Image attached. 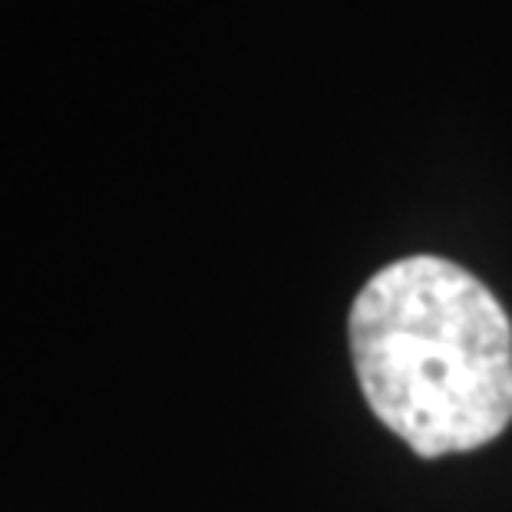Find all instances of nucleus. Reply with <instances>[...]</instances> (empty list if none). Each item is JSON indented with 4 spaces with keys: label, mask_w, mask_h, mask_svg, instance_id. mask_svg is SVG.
I'll use <instances>...</instances> for the list:
<instances>
[{
    "label": "nucleus",
    "mask_w": 512,
    "mask_h": 512,
    "mask_svg": "<svg viewBox=\"0 0 512 512\" xmlns=\"http://www.w3.org/2000/svg\"><path fill=\"white\" fill-rule=\"evenodd\" d=\"M347 337L367 407L423 460L479 450L512 423V321L453 261L410 255L370 275Z\"/></svg>",
    "instance_id": "nucleus-1"
}]
</instances>
